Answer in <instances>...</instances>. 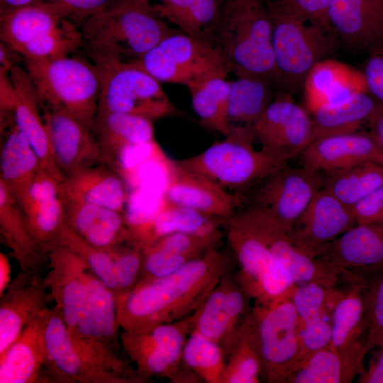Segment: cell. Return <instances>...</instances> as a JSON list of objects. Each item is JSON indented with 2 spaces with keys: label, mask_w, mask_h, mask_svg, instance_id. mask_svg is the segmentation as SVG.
<instances>
[{
  "label": "cell",
  "mask_w": 383,
  "mask_h": 383,
  "mask_svg": "<svg viewBox=\"0 0 383 383\" xmlns=\"http://www.w3.org/2000/svg\"><path fill=\"white\" fill-rule=\"evenodd\" d=\"M343 292L317 282H309L295 287L292 301L301 326L321 314L333 311Z\"/></svg>",
  "instance_id": "obj_48"
},
{
  "label": "cell",
  "mask_w": 383,
  "mask_h": 383,
  "mask_svg": "<svg viewBox=\"0 0 383 383\" xmlns=\"http://www.w3.org/2000/svg\"><path fill=\"white\" fill-rule=\"evenodd\" d=\"M165 194L144 189H134L128 193L123 216L130 232L149 223L163 208Z\"/></svg>",
  "instance_id": "obj_51"
},
{
  "label": "cell",
  "mask_w": 383,
  "mask_h": 383,
  "mask_svg": "<svg viewBox=\"0 0 383 383\" xmlns=\"http://www.w3.org/2000/svg\"><path fill=\"white\" fill-rule=\"evenodd\" d=\"M50 271L45 276L55 306L67 331L76 326L86 299L88 265L60 244L48 248Z\"/></svg>",
  "instance_id": "obj_22"
},
{
  "label": "cell",
  "mask_w": 383,
  "mask_h": 383,
  "mask_svg": "<svg viewBox=\"0 0 383 383\" xmlns=\"http://www.w3.org/2000/svg\"><path fill=\"white\" fill-rule=\"evenodd\" d=\"M82 48L98 67L133 62L177 28L146 0H121L79 26Z\"/></svg>",
  "instance_id": "obj_2"
},
{
  "label": "cell",
  "mask_w": 383,
  "mask_h": 383,
  "mask_svg": "<svg viewBox=\"0 0 383 383\" xmlns=\"http://www.w3.org/2000/svg\"><path fill=\"white\" fill-rule=\"evenodd\" d=\"M301 155L303 166L315 172L366 162L383 165V146L370 132L354 131L315 139Z\"/></svg>",
  "instance_id": "obj_24"
},
{
  "label": "cell",
  "mask_w": 383,
  "mask_h": 383,
  "mask_svg": "<svg viewBox=\"0 0 383 383\" xmlns=\"http://www.w3.org/2000/svg\"><path fill=\"white\" fill-rule=\"evenodd\" d=\"M1 41L23 58L55 59L82 47L79 27L45 1L0 13Z\"/></svg>",
  "instance_id": "obj_7"
},
{
  "label": "cell",
  "mask_w": 383,
  "mask_h": 383,
  "mask_svg": "<svg viewBox=\"0 0 383 383\" xmlns=\"http://www.w3.org/2000/svg\"><path fill=\"white\" fill-rule=\"evenodd\" d=\"M252 132L261 149L282 163L301 155L313 139L309 111L284 91L276 95L253 124Z\"/></svg>",
  "instance_id": "obj_14"
},
{
  "label": "cell",
  "mask_w": 383,
  "mask_h": 383,
  "mask_svg": "<svg viewBox=\"0 0 383 383\" xmlns=\"http://www.w3.org/2000/svg\"><path fill=\"white\" fill-rule=\"evenodd\" d=\"M62 198L64 224L88 243L111 250L131 241L122 213L96 204Z\"/></svg>",
  "instance_id": "obj_30"
},
{
  "label": "cell",
  "mask_w": 383,
  "mask_h": 383,
  "mask_svg": "<svg viewBox=\"0 0 383 383\" xmlns=\"http://www.w3.org/2000/svg\"><path fill=\"white\" fill-rule=\"evenodd\" d=\"M60 184L50 172L40 167L26 199L19 204L30 229L47 250L64 226Z\"/></svg>",
  "instance_id": "obj_31"
},
{
  "label": "cell",
  "mask_w": 383,
  "mask_h": 383,
  "mask_svg": "<svg viewBox=\"0 0 383 383\" xmlns=\"http://www.w3.org/2000/svg\"><path fill=\"white\" fill-rule=\"evenodd\" d=\"M192 331L189 316L142 331H123L119 340L143 382L152 377L166 378L173 383L201 382L182 361L183 348Z\"/></svg>",
  "instance_id": "obj_11"
},
{
  "label": "cell",
  "mask_w": 383,
  "mask_h": 383,
  "mask_svg": "<svg viewBox=\"0 0 383 383\" xmlns=\"http://www.w3.org/2000/svg\"><path fill=\"white\" fill-rule=\"evenodd\" d=\"M265 1L274 3L287 13L302 21L318 25L333 31L327 21V11L332 0Z\"/></svg>",
  "instance_id": "obj_54"
},
{
  "label": "cell",
  "mask_w": 383,
  "mask_h": 383,
  "mask_svg": "<svg viewBox=\"0 0 383 383\" xmlns=\"http://www.w3.org/2000/svg\"><path fill=\"white\" fill-rule=\"evenodd\" d=\"M0 233L20 270L43 273L48 250L35 237L18 201L0 182Z\"/></svg>",
  "instance_id": "obj_33"
},
{
  "label": "cell",
  "mask_w": 383,
  "mask_h": 383,
  "mask_svg": "<svg viewBox=\"0 0 383 383\" xmlns=\"http://www.w3.org/2000/svg\"><path fill=\"white\" fill-rule=\"evenodd\" d=\"M44 335L45 383H118L86 363L75 350L65 322L53 308L49 312Z\"/></svg>",
  "instance_id": "obj_26"
},
{
  "label": "cell",
  "mask_w": 383,
  "mask_h": 383,
  "mask_svg": "<svg viewBox=\"0 0 383 383\" xmlns=\"http://www.w3.org/2000/svg\"><path fill=\"white\" fill-rule=\"evenodd\" d=\"M11 279V265L8 257L0 252V296L3 294Z\"/></svg>",
  "instance_id": "obj_58"
},
{
  "label": "cell",
  "mask_w": 383,
  "mask_h": 383,
  "mask_svg": "<svg viewBox=\"0 0 383 383\" xmlns=\"http://www.w3.org/2000/svg\"><path fill=\"white\" fill-rule=\"evenodd\" d=\"M170 202L226 220L240 204L237 196L204 174L173 160L165 191Z\"/></svg>",
  "instance_id": "obj_25"
},
{
  "label": "cell",
  "mask_w": 383,
  "mask_h": 383,
  "mask_svg": "<svg viewBox=\"0 0 383 383\" xmlns=\"http://www.w3.org/2000/svg\"><path fill=\"white\" fill-rule=\"evenodd\" d=\"M316 172L319 189L328 191L351 208L383 185V165L376 162Z\"/></svg>",
  "instance_id": "obj_40"
},
{
  "label": "cell",
  "mask_w": 383,
  "mask_h": 383,
  "mask_svg": "<svg viewBox=\"0 0 383 383\" xmlns=\"http://www.w3.org/2000/svg\"><path fill=\"white\" fill-rule=\"evenodd\" d=\"M272 23V46L279 89L291 95L303 88L311 69L336 48L335 33L302 21L264 0Z\"/></svg>",
  "instance_id": "obj_6"
},
{
  "label": "cell",
  "mask_w": 383,
  "mask_h": 383,
  "mask_svg": "<svg viewBox=\"0 0 383 383\" xmlns=\"http://www.w3.org/2000/svg\"><path fill=\"white\" fill-rule=\"evenodd\" d=\"M94 131L104 162L125 146L155 140L152 120L123 113H97Z\"/></svg>",
  "instance_id": "obj_42"
},
{
  "label": "cell",
  "mask_w": 383,
  "mask_h": 383,
  "mask_svg": "<svg viewBox=\"0 0 383 383\" xmlns=\"http://www.w3.org/2000/svg\"><path fill=\"white\" fill-rule=\"evenodd\" d=\"M231 81L213 77L189 88L192 108L201 123L225 137L230 126L228 119Z\"/></svg>",
  "instance_id": "obj_43"
},
{
  "label": "cell",
  "mask_w": 383,
  "mask_h": 383,
  "mask_svg": "<svg viewBox=\"0 0 383 383\" xmlns=\"http://www.w3.org/2000/svg\"><path fill=\"white\" fill-rule=\"evenodd\" d=\"M39 0H0V13L33 4Z\"/></svg>",
  "instance_id": "obj_59"
},
{
  "label": "cell",
  "mask_w": 383,
  "mask_h": 383,
  "mask_svg": "<svg viewBox=\"0 0 383 383\" xmlns=\"http://www.w3.org/2000/svg\"><path fill=\"white\" fill-rule=\"evenodd\" d=\"M302 89L309 113L321 105L340 101L357 92L367 91L362 72L330 58L318 62L311 69Z\"/></svg>",
  "instance_id": "obj_35"
},
{
  "label": "cell",
  "mask_w": 383,
  "mask_h": 383,
  "mask_svg": "<svg viewBox=\"0 0 383 383\" xmlns=\"http://www.w3.org/2000/svg\"><path fill=\"white\" fill-rule=\"evenodd\" d=\"M113 257L117 282L116 299L129 292L138 281L142 270L143 250L128 241L109 250Z\"/></svg>",
  "instance_id": "obj_50"
},
{
  "label": "cell",
  "mask_w": 383,
  "mask_h": 383,
  "mask_svg": "<svg viewBox=\"0 0 383 383\" xmlns=\"http://www.w3.org/2000/svg\"><path fill=\"white\" fill-rule=\"evenodd\" d=\"M213 43L231 73L265 77L277 84L272 23L264 0H224Z\"/></svg>",
  "instance_id": "obj_3"
},
{
  "label": "cell",
  "mask_w": 383,
  "mask_h": 383,
  "mask_svg": "<svg viewBox=\"0 0 383 383\" xmlns=\"http://www.w3.org/2000/svg\"><path fill=\"white\" fill-rule=\"evenodd\" d=\"M238 214L289 270L296 284L317 282L335 287L340 276L295 247L288 232L267 211L251 206Z\"/></svg>",
  "instance_id": "obj_17"
},
{
  "label": "cell",
  "mask_w": 383,
  "mask_h": 383,
  "mask_svg": "<svg viewBox=\"0 0 383 383\" xmlns=\"http://www.w3.org/2000/svg\"><path fill=\"white\" fill-rule=\"evenodd\" d=\"M327 21L350 48L369 52L383 46V0H332Z\"/></svg>",
  "instance_id": "obj_23"
},
{
  "label": "cell",
  "mask_w": 383,
  "mask_h": 383,
  "mask_svg": "<svg viewBox=\"0 0 383 383\" xmlns=\"http://www.w3.org/2000/svg\"><path fill=\"white\" fill-rule=\"evenodd\" d=\"M119 328L116 297L89 267L83 309L76 326L68 331L73 345L87 365L118 383H142L118 355Z\"/></svg>",
  "instance_id": "obj_4"
},
{
  "label": "cell",
  "mask_w": 383,
  "mask_h": 383,
  "mask_svg": "<svg viewBox=\"0 0 383 383\" xmlns=\"http://www.w3.org/2000/svg\"><path fill=\"white\" fill-rule=\"evenodd\" d=\"M121 0H47L62 18L78 27L88 18L113 6Z\"/></svg>",
  "instance_id": "obj_53"
},
{
  "label": "cell",
  "mask_w": 383,
  "mask_h": 383,
  "mask_svg": "<svg viewBox=\"0 0 383 383\" xmlns=\"http://www.w3.org/2000/svg\"><path fill=\"white\" fill-rule=\"evenodd\" d=\"M223 221L167 200L153 220L131 232V241L143 250L174 233L204 235L218 231Z\"/></svg>",
  "instance_id": "obj_38"
},
{
  "label": "cell",
  "mask_w": 383,
  "mask_h": 383,
  "mask_svg": "<svg viewBox=\"0 0 383 383\" xmlns=\"http://www.w3.org/2000/svg\"><path fill=\"white\" fill-rule=\"evenodd\" d=\"M224 0H166L152 4L157 13L179 31L214 45Z\"/></svg>",
  "instance_id": "obj_39"
},
{
  "label": "cell",
  "mask_w": 383,
  "mask_h": 383,
  "mask_svg": "<svg viewBox=\"0 0 383 383\" xmlns=\"http://www.w3.org/2000/svg\"><path fill=\"white\" fill-rule=\"evenodd\" d=\"M362 73L367 91L383 104V46L369 52Z\"/></svg>",
  "instance_id": "obj_55"
},
{
  "label": "cell",
  "mask_w": 383,
  "mask_h": 383,
  "mask_svg": "<svg viewBox=\"0 0 383 383\" xmlns=\"http://www.w3.org/2000/svg\"><path fill=\"white\" fill-rule=\"evenodd\" d=\"M341 275L356 280L361 287L367 330L366 350L383 346V267L352 269Z\"/></svg>",
  "instance_id": "obj_44"
},
{
  "label": "cell",
  "mask_w": 383,
  "mask_h": 383,
  "mask_svg": "<svg viewBox=\"0 0 383 383\" xmlns=\"http://www.w3.org/2000/svg\"><path fill=\"white\" fill-rule=\"evenodd\" d=\"M52 301L43 273L20 270L0 296V356Z\"/></svg>",
  "instance_id": "obj_19"
},
{
  "label": "cell",
  "mask_w": 383,
  "mask_h": 383,
  "mask_svg": "<svg viewBox=\"0 0 383 383\" xmlns=\"http://www.w3.org/2000/svg\"><path fill=\"white\" fill-rule=\"evenodd\" d=\"M50 309L35 318L0 356V383H45L44 333Z\"/></svg>",
  "instance_id": "obj_29"
},
{
  "label": "cell",
  "mask_w": 383,
  "mask_h": 383,
  "mask_svg": "<svg viewBox=\"0 0 383 383\" xmlns=\"http://www.w3.org/2000/svg\"><path fill=\"white\" fill-rule=\"evenodd\" d=\"M43 115L53 157L63 179L80 170L104 163L93 129L64 112L46 109Z\"/></svg>",
  "instance_id": "obj_21"
},
{
  "label": "cell",
  "mask_w": 383,
  "mask_h": 383,
  "mask_svg": "<svg viewBox=\"0 0 383 383\" xmlns=\"http://www.w3.org/2000/svg\"><path fill=\"white\" fill-rule=\"evenodd\" d=\"M316 259L340 276L348 270L383 267V223L355 225L324 246Z\"/></svg>",
  "instance_id": "obj_28"
},
{
  "label": "cell",
  "mask_w": 383,
  "mask_h": 383,
  "mask_svg": "<svg viewBox=\"0 0 383 383\" xmlns=\"http://www.w3.org/2000/svg\"><path fill=\"white\" fill-rule=\"evenodd\" d=\"M10 75L13 87L15 124L33 148L41 167L62 182L63 177L53 157L49 131L35 87L24 67L15 65Z\"/></svg>",
  "instance_id": "obj_27"
},
{
  "label": "cell",
  "mask_w": 383,
  "mask_h": 383,
  "mask_svg": "<svg viewBox=\"0 0 383 383\" xmlns=\"http://www.w3.org/2000/svg\"><path fill=\"white\" fill-rule=\"evenodd\" d=\"M328 316V314L319 315L301 326L296 369L310 355L331 345L332 325L331 321L327 320Z\"/></svg>",
  "instance_id": "obj_52"
},
{
  "label": "cell",
  "mask_w": 383,
  "mask_h": 383,
  "mask_svg": "<svg viewBox=\"0 0 383 383\" xmlns=\"http://www.w3.org/2000/svg\"><path fill=\"white\" fill-rule=\"evenodd\" d=\"M41 167L40 160L24 135L14 123L1 146L0 182L21 204Z\"/></svg>",
  "instance_id": "obj_37"
},
{
  "label": "cell",
  "mask_w": 383,
  "mask_h": 383,
  "mask_svg": "<svg viewBox=\"0 0 383 383\" xmlns=\"http://www.w3.org/2000/svg\"><path fill=\"white\" fill-rule=\"evenodd\" d=\"M222 238L221 231L209 234L174 233L160 238L143 248L140 278L165 277L174 272L173 262L178 258L192 260L208 249L216 247Z\"/></svg>",
  "instance_id": "obj_36"
},
{
  "label": "cell",
  "mask_w": 383,
  "mask_h": 383,
  "mask_svg": "<svg viewBox=\"0 0 383 383\" xmlns=\"http://www.w3.org/2000/svg\"><path fill=\"white\" fill-rule=\"evenodd\" d=\"M223 141L216 142L192 157L177 160L223 187L243 189L255 186L282 163L253 146L252 127H233Z\"/></svg>",
  "instance_id": "obj_9"
},
{
  "label": "cell",
  "mask_w": 383,
  "mask_h": 383,
  "mask_svg": "<svg viewBox=\"0 0 383 383\" xmlns=\"http://www.w3.org/2000/svg\"><path fill=\"white\" fill-rule=\"evenodd\" d=\"M230 270L228 257L213 247L168 275L139 279L116 299L120 328L142 331L191 316Z\"/></svg>",
  "instance_id": "obj_1"
},
{
  "label": "cell",
  "mask_w": 383,
  "mask_h": 383,
  "mask_svg": "<svg viewBox=\"0 0 383 383\" xmlns=\"http://www.w3.org/2000/svg\"><path fill=\"white\" fill-rule=\"evenodd\" d=\"M146 1H150V0H146ZM159 1H160V2H159V3H161V2H163V1H166V0H159Z\"/></svg>",
  "instance_id": "obj_61"
},
{
  "label": "cell",
  "mask_w": 383,
  "mask_h": 383,
  "mask_svg": "<svg viewBox=\"0 0 383 383\" xmlns=\"http://www.w3.org/2000/svg\"><path fill=\"white\" fill-rule=\"evenodd\" d=\"M138 63L160 83L179 84L187 88L213 77H227L231 73L213 44L179 30L145 53Z\"/></svg>",
  "instance_id": "obj_12"
},
{
  "label": "cell",
  "mask_w": 383,
  "mask_h": 383,
  "mask_svg": "<svg viewBox=\"0 0 383 383\" xmlns=\"http://www.w3.org/2000/svg\"><path fill=\"white\" fill-rule=\"evenodd\" d=\"M343 369L330 345L310 355L288 377L287 383H343Z\"/></svg>",
  "instance_id": "obj_49"
},
{
  "label": "cell",
  "mask_w": 383,
  "mask_h": 383,
  "mask_svg": "<svg viewBox=\"0 0 383 383\" xmlns=\"http://www.w3.org/2000/svg\"><path fill=\"white\" fill-rule=\"evenodd\" d=\"M377 348L359 375L358 383H383V346Z\"/></svg>",
  "instance_id": "obj_57"
},
{
  "label": "cell",
  "mask_w": 383,
  "mask_h": 383,
  "mask_svg": "<svg viewBox=\"0 0 383 383\" xmlns=\"http://www.w3.org/2000/svg\"><path fill=\"white\" fill-rule=\"evenodd\" d=\"M357 224L353 208L319 189L288 234L295 247L316 258L324 246Z\"/></svg>",
  "instance_id": "obj_18"
},
{
  "label": "cell",
  "mask_w": 383,
  "mask_h": 383,
  "mask_svg": "<svg viewBox=\"0 0 383 383\" xmlns=\"http://www.w3.org/2000/svg\"><path fill=\"white\" fill-rule=\"evenodd\" d=\"M105 163L80 170L60 182L65 199L101 206L123 214L128 193L121 177Z\"/></svg>",
  "instance_id": "obj_32"
},
{
  "label": "cell",
  "mask_w": 383,
  "mask_h": 383,
  "mask_svg": "<svg viewBox=\"0 0 383 383\" xmlns=\"http://www.w3.org/2000/svg\"><path fill=\"white\" fill-rule=\"evenodd\" d=\"M350 284L336 304L331 316V345L338 353L343 365V383L351 382L363 371L367 353V330L360 284L344 277Z\"/></svg>",
  "instance_id": "obj_20"
},
{
  "label": "cell",
  "mask_w": 383,
  "mask_h": 383,
  "mask_svg": "<svg viewBox=\"0 0 383 383\" xmlns=\"http://www.w3.org/2000/svg\"><path fill=\"white\" fill-rule=\"evenodd\" d=\"M60 244L81 257L109 287L115 297L117 282L113 257L109 250L96 247L76 234L65 224L54 244Z\"/></svg>",
  "instance_id": "obj_47"
},
{
  "label": "cell",
  "mask_w": 383,
  "mask_h": 383,
  "mask_svg": "<svg viewBox=\"0 0 383 383\" xmlns=\"http://www.w3.org/2000/svg\"><path fill=\"white\" fill-rule=\"evenodd\" d=\"M383 111V104L368 91L355 93L340 101L321 105L310 114L313 140L357 131L364 123L370 126Z\"/></svg>",
  "instance_id": "obj_34"
},
{
  "label": "cell",
  "mask_w": 383,
  "mask_h": 383,
  "mask_svg": "<svg viewBox=\"0 0 383 383\" xmlns=\"http://www.w3.org/2000/svg\"><path fill=\"white\" fill-rule=\"evenodd\" d=\"M243 325L258 354L262 379L286 383L297 365L301 332L292 296L267 305L255 304Z\"/></svg>",
  "instance_id": "obj_8"
},
{
  "label": "cell",
  "mask_w": 383,
  "mask_h": 383,
  "mask_svg": "<svg viewBox=\"0 0 383 383\" xmlns=\"http://www.w3.org/2000/svg\"><path fill=\"white\" fill-rule=\"evenodd\" d=\"M261 379L260 360L243 323L226 356L221 383H258Z\"/></svg>",
  "instance_id": "obj_46"
},
{
  "label": "cell",
  "mask_w": 383,
  "mask_h": 383,
  "mask_svg": "<svg viewBox=\"0 0 383 383\" xmlns=\"http://www.w3.org/2000/svg\"><path fill=\"white\" fill-rule=\"evenodd\" d=\"M357 223H383V185L353 207Z\"/></svg>",
  "instance_id": "obj_56"
},
{
  "label": "cell",
  "mask_w": 383,
  "mask_h": 383,
  "mask_svg": "<svg viewBox=\"0 0 383 383\" xmlns=\"http://www.w3.org/2000/svg\"><path fill=\"white\" fill-rule=\"evenodd\" d=\"M383 146V111L371 124L370 131Z\"/></svg>",
  "instance_id": "obj_60"
},
{
  "label": "cell",
  "mask_w": 383,
  "mask_h": 383,
  "mask_svg": "<svg viewBox=\"0 0 383 383\" xmlns=\"http://www.w3.org/2000/svg\"><path fill=\"white\" fill-rule=\"evenodd\" d=\"M23 60L41 104L71 115L94 130L101 78L91 61L70 55Z\"/></svg>",
  "instance_id": "obj_5"
},
{
  "label": "cell",
  "mask_w": 383,
  "mask_h": 383,
  "mask_svg": "<svg viewBox=\"0 0 383 383\" xmlns=\"http://www.w3.org/2000/svg\"><path fill=\"white\" fill-rule=\"evenodd\" d=\"M226 357L217 343L192 331L182 351L184 365L202 382L221 383Z\"/></svg>",
  "instance_id": "obj_45"
},
{
  "label": "cell",
  "mask_w": 383,
  "mask_h": 383,
  "mask_svg": "<svg viewBox=\"0 0 383 383\" xmlns=\"http://www.w3.org/2000/svg\"><path fill=\"white\" fill-rule=\"evenodd\" d=\"M277 84L257 76L236 77L231 81L228 119L232 127H252L276 96Z\"/></svg>",
  "instance_id": "obj_41"
},
{
  "label": "cell",
  "mask_w": 383,
  "mask_h": 383,
  "mask_svg": "<svg viewBox=\"0 0 383 383\" xmlns=\"http://www.w3.org/2000/svg\"><path fill=\"white\" fill-rule=\"evenodd\" d=\"M226 226L239 265L235 277L248 296L262 305L292 296L296 286L292 274L258 235L238 213L226 219Z\"/></svg>",
  "instance_id": "obj_10"
},
{
  "label": "cell",
  "mask_w": 383,
  "mask_h": 383,
  "mask_svg": "<svg viewBox=\"0 0 383 383\" xmlns=\"http://www.w3.org/2000/svg\"><path fill=\"white\" fill-rule=\"evenodd\" d=\"M253 206L271 214L287 232L309 206L320 188L316 172L287 164L255 184Z\"/></svg>",
  "instance_id": "obj_15"
},
{
  "label": "cell",
  "mask_w": 383,
  "mask_h": 383,
  "mask_svg": "<svg viewBox=\"0 0 383 383\" xmlns=\"http://www.w3.org/2000/svg\"><path fill=\"white\" fill-rule=\"evenodd\" d=\"M98 68L101 85L97 113H123L152 121L180 115L160 82L138 60Z\"/></svg>",
  "instance_id": "obj_13"
},
{
  "label": "cell",
  "mask_w": 383,
  "mask_h": 383,
  "mask_svg": "<svg viewBox=\"0 0 383 383\" xmlns=\"http://www.w3.org/2000/svg\"><path fill=\"white\" fill-rule=\"evenodd\" d=\"M248 298L236 277L228 273L190 316L192 331L219 344L226 357L250 311Z\"/></svg>",
  "instance_id": "obj_16"
}]
</instances>
